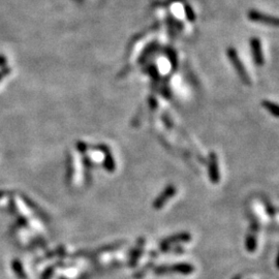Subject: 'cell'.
I'll use <instances>...</instances> for the list:
<instances>
[{
	"instance_id": "obj_1",
	"label": "cell",
	"mask_w": 279,
	"mask_h": 279,
	"mask_svg": "<svg viewBox=\"0 0 279 279\" xmlns=\"http://www.w3.org/2000/svg\"><path fill=\"white\" fill-rule=\"evenodd\" d=\"M227 57L231 60L234 68L236 69V72L238 73L239 77H240V79L242 80V81L245 84L251 83V80H249V77L247 75L246 69H245L242 61L240 60V58H239V56H238V54L236 52V50L234 48H228L227 49Z\"/></svg>"
},
{
	"instance_id": "obj_2",
	"label": "cell",
	"mask_w": 279,
	"mask_h": 279,
	"mask_svg": "<svg viewBox=\"0 0 279 279\" xmlns=\"http://www.w3.org/2000/svg\"><path fill=\"white\" fill-rule=\"evenodd\" d=\"M248 18L249 20H251L253 22H258V23H264L267 25L271 26H277L278 25V20L275 17L268 16L265 14H262L257 11H251L248 13Z\"/></svg>"
},
{
	"instance_id": "obj_3",
	"label": "cell",
	"mask_w": 279,
	"mask_h": 279,
	"mask_svg": "<svg viewBox=\"0 0 279 279\" xmlns=\"http://www.w3.org/2000/svg\"><path fill=\"white\" fill-rule=\"evenodd\" d=\"M251 53L253 56V60L257 65H263L265 60H264V55L262 51V47L260 39L258 38H251Z\"/></svg>"
},
{
	"instance_id": "obj_4",
	"label": "cell",
	"mask_w": 279,
	"mask_h": 279,
	"mask_svg": "<svg viewBox=\"0 0 279 279\" xmlns=\"http://www.w3.org/2000/svg\"><path fill=\"white\" fill-rule=\"evenodd\" d=\"M12 267H13V270L15 271L16 275L18 276V278H20V279H26V274H25V272H24V270H23V267H22L21 263H20L19 261L16 260V261L13 262Z\"/></svg>"
},
{
	"instance_id": "obj_5",
	"label": "cell",
	"mask_w": 279,
	"mask_h": 279,
	"mask_svg": "<svg viewBox=\"0 0 279 279\" xmlns=\"http://www.w3.org/2000/svg\"><path fill=\"white\" fill-rule=\"evenodd\" d=\"M263 105H264V107L268 110V111H270L275 117H277V115H278L277 109H278V108H277V106H276L275 104L270 103V102H264Z\"/></svg>"
},
{
	"instance_id": "obj_6",
	"label": "cell",
	"mask_w": 279,
	"mask_h": 279,
	"mask_svg": "<svg viewBox=\"0 0 279 279\" xmlns=\"http://www.w3.org/2000/svg\"><path fill=\"white\" fill-rule=\"evenodd\" d=\"M185 13H186V16H187V19L188 20H191V21H194L195 20V14L193 12V9L189 7V6H186L185 7Z\"/></svg>"
}]
</instances>
